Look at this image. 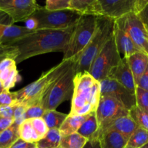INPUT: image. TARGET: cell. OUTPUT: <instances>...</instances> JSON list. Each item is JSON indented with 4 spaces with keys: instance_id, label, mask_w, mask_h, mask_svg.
<instances>
[{
    "instance_id": "1",
    "label": "cell",
    "mask_w": 148,
    "mask_h": 148,
    "mask_svg": "<svg viewBox=\"0 0 148 148\" xmlns=\"http://www.w3.org/2000/svg\"><path fill=\"white\" fill-rule=\"evenodd\" d=\"M73 28L64 30H35L8 47L14 49L15 59L19 64L28 59L55 51H65Z\"/></svg>"
},
{
    "instance_id": "2",
    "label": "cell",
    "mask_w": 148,
    "mask_h": 148,
    "mask_svg": "<svg viewBox=\"0 0 148 148\" xmlns=\"http://www.w3.org/2000/svg\"><path fill=\"white\" fill-rule=\"evenodd\" d=\"M70 115L84 116L96 112L100 96V82L89 72L75 75Z\"/></svg>"
},
{
    "instance_id": "3",
    "label": "cell",
    "mask_w": 148,
    "mask_h": 148,
    "mask_svg": "<svg viewBox=\"0 0 148 148\" xmlns=\"http://www.w3.org/2000/svg\"><path fill=\"white\" fill-rule=\"evenodd\" d=\"M73 62V59L62 60L60 63L52 67L47 72H44L36 81L16 91L18 105L28 108L41 104L45 95L58 79L66 72Z\"/></svg>"
},
{
    "instance_id": "4",
    "label": "cell",
    "mask_w": 148,
    "mask_h": 148,
    "mask_svg": "<svg viewBox=\"0 0 148 148\" xmlns=\"http://www.w3.org/2000/svg\"><path fill=\"white\" fill-rule=\"evenodd\" d=\"M115 20L97 16L95 33L84 50L73 59L75 75L88 72L91 64L113 35Z\"/></svg>"
},
{
    "instance_id": "5",
    "label": "cell",
    "mask_w": 148,
    "mask_h": 148,
    "mask_svg": "<svg viewBox=\"0 0 148 148\" xmlns=\"http://www.w3.org/2000/svg\"><path fill=\"white\" fill-rule=\"evenodd\" d=\"M82 14L75 10L49 11L44 7H39L29 18L34 21L35 30H64L73 28Z\"/></svg>"
},
{
    "instance_id": "6",
    "label": "cell",
    "mask_w": 148,
    "mask_h": 148,
    "mask_svg": "<svg viewBox=\"0 0 148 148\" xmlns=\"http://www.w3.org/2000/svg\"><path fill=\"white\" fill-rule=\"evenodd\" d=\"M97 16L82 14L73 27L62 60H69L79 54L87 46L95 33Z\"/></svg>"
},
{
    "instance_id": "7",
    "label": "cell",
    "mask_w": 148,
    "mask_h": 148,
    "mask_svg": "<svg viewBox=\"0 0 148 148\" xmlns=\"http://www.w3.org/2000/svg\"><path fill=\"white\" fill-rule=\"evenodd\" d=\"M75 75L74 64L73 62L41 102V105L46 111L55 110L61 103L72 98Z\"/></svg>"
},
{
    "instance_id": "8",
    "label": "cell",
    "mask_w": 148,
    "mask_h": 148,
    "mask_svg": "<svg viewBox=\"0 0 148 148\" xmlns=\"http://www.w3.org/2000/svg\"><path fill=\"white\" fill-rule=\"evenodd\" d=\"M121 59L113 35L92 62L88 72L96 80L100 82L107 78L111 69L118 64Z\"/></svg>"
},
{
    "instance_id": "9",
    "label": "cell",
    "mask_w": 148,
    "mask_h": 148,
    "mask_svg": "<svg viewBox=\"0 0 148 148\" xmlns=\"http://www.w3.org/2000/svg\"><path fill=\"white\" fill-rule=\"evenodd\" d=\"M115 24L129 34L136 46L148 56V30L135 13L131 12L118 20Z\"/></svg>"
},
{
    "instance_id": "10",
    "label": "cell",
    "mask_w": 148,
    "mask_h": 148,
    "mask_svg": "<svg viewBox=\"0 0 148 148\" xmlns=\"http://www.w3.org/2000/svg\"><path fill=\"white\" fill-rule=\"evenodd\" d=\"M95 114L98 129H101L115 119L129 116V111L115 98L101 95Z\"/></svg>"
},
{
    "instance_id": "11",
    "label": "cell",
    "mask_w": 148,
    "mask_h": 148,
    "mask_svg": "<svg viewBox=\"0 0 148 148\" xmlns=\"http://www.w3.org/2000/svg\"><path fill=\"white\" fill-rule=\"evenodd\" d=\"M39 7L35 0H0V11L7 14L13 23L26 22Z\"/></svg>"
},
{
    "instance_id": "12",
    "label": "cell",
    "mask_w": 148,
    "mask_h": 148,
    "mask_svg": "<svg viewBox=\"0 0 148 148\" xmlns=\"http://www.w3.org/2000/svg\"><path fill=\"white\" fill-rule=\"evenodd\" d=\"M101 95H108L121 103L128 110L136 106V97L115 80L107 78L100 82Z\"/></svg>"
},
{
    "instance_id": "13",
    "label": "cell",
    "mask_w": 148,
    "mask_h": 148,
    "mask_svg": "<svg viewBox=\"0 0 148 148\" xmlns=\"http://www.w3.org/2000/svg\"><path fill=\"white\" fill-rule=\"evenodd\" d=\"M101 16L116 20L129 13H135L136 0H99Z\"/></svg>"
},
{
    "instance_id": "14",
    "label": "cell",
    "mask_w": 148,
    "mask_h": 148,
    "mask_svg": "<svg viewBox=\"0 0 148 148\" xmlns=\"http://www.w3.org/2000/svg\"><path fill=\"white\" fill-rule=\"evenodd\" d=\"M107 78L117 81L132 94L135 95L136 86L126 58H122L118 64L111 69Z\"/></svg>"
},
{
    "instance_id": "15",
    "label": "cell",
    "mask_w": 148,
    "mask_h": 148,
    "mask_svg": "<svg viewBox=\"0 0 148 148\" xmlns=\"http://www.w3.org/2000/svg\"><path fill=\"white\" fill-rule=\"evenodd\" d=\"M113 37L118 51L120 55H123V58H129L133 53L142 52L133 43L129 34L120 29L115 23L113 30Z\"/></svg>"
},
{
    "instance_id": "16",
    "label": "cell",
    "mask_w": 148,
    "mask_h": 148,
    "mask_svg": "<svg viewBox=\"0 0 148 148\" xmlns=\"http://www.w3.org/2000/svg\"><path fill=\"white\" fill-rule=\"evenodd\" d=\"M33 31L35 30H29L26 26L0 24V46H10Z\"/></svg>"
},
{
    "instance_id": "17",
    "label": "cell",
    "mask_w": 148,
    "mask_h": 148,
    "mask_svg": "<svg viewBox=\"0 0 148 148\" xmlns=\"http://www.w3.org/2000/svg\"><path fill=\"white\" fill-rule=\"evenodd\" d=\"M137 128V124L129 115L115 119V120L108 123L104 127H102L101 129H98L97 132L108 131V130H114V131L120 133L126 140H129L131 136Z\"/></svg>"
},
{
    "instance_id": "18",
    "label": "cell",
    "mask_w": 148,
    "mask_h": 148,
    "mask_svg": "<svg viewBox=\"0 0 148 148\" xmlns=\"http://www.w3.org/2000/svg\"><path fill=\"white\" fill-rule=\"evenodd\" d=\"M95 139H98L101 148H125L128 140L120 133L114 130L97 132Z\"/></svg>"
},
{
    "instance_id": "19",
    "label": "cell",
    "mask_w": 148,
    "mask_h": 148,
    "mask_svg": "<svg viewBox=\"0 0 148 148\" xmlns=\"http://www.w3.org/2000/svg\"><path fill=\"white\" fill-rule=\"evenodd\" d=\"M131 70L135 85H137L139 79L148 65V56L142 52H137L126 58Z\"/></svg>"
},
{
    "instance_id": "20",
    "label": "cell",
    "mask_w": 148,
    "mask_h": 148,
    "mask_svg": "<svg viewBox=\"0 0 148 148\" xmlns=\"http://www.w3.org/2000/svg\"><path fill=\"white\" fill-rule=\"evenodd\" d=\"M69 10H75L82 14L101 16L99 0H70Z\"/></svg>"
},
{
    "instance_id": "21",
    "label": "cell",
    "mask_w": 148,
    "mask_h": 148,
    "mask_svg": "<svg viewBox=\"0 0 148 148\" xmlns=\"http://www.w3.org/2000/svg\"><path fill=\"white\" fill-rule=\"evenodd\" d=\"M89 114L84 116H73L68 114L61 125L60 128L59 129L61 136L65 137L73 133H76L83 123L88 118Z\"/></svg>"
},
{
    "instance_id": "22",
    "label": "cell",
    "mask_w": 148,
    "mask_h": 148,
    "mask_svg": "<svg viewBox=\"0 0 148 148\" xmlns=\"http://www.w3.org/2000/svg\"><path fill=\"white\" fill-rule=\"evenodd\" d=\"M97 130H98V124H97L96 114L95 112H92L89 114L88 118L83 123L77 133L89 140L95 139Z\"/></svg>"
},
{
    "instance_id": "23",
    "label": "cell",
    "mask_w": 148,
    "mask_h": 148,
    "mask_svg": "<svg viewBox=\"0 0 148 148\" xmlns=\"http://www.w3.org/2000/svg\"><path fill=\"white\" fill-rule=\"evenodd\" d=\"M19 138V124L14 122L8 129L0 133V148H10Z\"/></svg>"
},
{
    "instance_id": "24",
    "label": "cell",
    "mask_w": 148,
    "mask_h": 148,
    "mask_svg": "<svg viewBox=\"0 0 148 148\" xmlns=\"http://www.w3.org/2000/svg\"><path fill=\"white\" fill-rule=\"evenodd\" d=\"M67 116V114L57 111L56 110H47L44 114L42 119L49 130H59Z\"/></svg>"
},
{
    "instance_id": "25",
    "label": "cell",
    "mask_w": 148,
    "mask_h": 148,
    "mask_svg": "<svg viewBox=\"0 0 148 148\" xmlns=\"http://www.w3.org/2000/svg\"><path fill=\"white\" fill-rule=\"evenodd\" d=\"M19 135L20 139L27 143H36L41 140L40 137L32 125L30 119L25 120L19 125Z\"/></svg>"
},
{
    "instance_id": "26",
    "label": "cell",
    "mask_w": 148,
    "mask_h": 148,
    "mask_svg": "<svg viewBox=\"0 0 148 148\" xmlns=\"http://www.w3.org/2000/svg\"><path fill=\"white\" fill-rule=\"evenodd\" d=\"M61 136L59 130H49L46 135L36 143L37 148H58Z\"/></svg>"
},
{
    "instance_id": "27",
    "label": "cell",
    "mask_w": 148,
    "mask_h": 148,
    "mask_svg": "<svg viewBox=\"0 0 148 148\" xmlns=\"http://www.w3.org/2000/svg\"><path fill=\"white\" fill-rule=\"evenodd\" d=\"M87 141V139L80 135L78 133H73L62 137L58 148H83Z\"/></svg>"
},
{
    "instance_id": "28",
    "label": "cell",
    "mask_w": 148,
    "mask_h": 148,
    "mask_svg": "<svg viewBox=\"0 0 148 148\" xmlns=\"http://www.w3.org/2000/svg\"><path fill=\"white\" fill-rule=\"evenodd\" d=\"M148 143V131L138 127L128 140L125 148H141Z\"/></svg>"
},
{
    "instance_id": "29",
    "label": "cell",
    "mask_w": 148,
    "mask_h": 148,
    "mask_svg": "<svg viewBox=\"0 0 148 148\" xmlns=\"http://www.w3.org/2000/svg\"><path fill=\"white\" fill-rule=\"evenodd\" d=\"M129 116L137 124L138 127L148 131V114L136 106L129 110Z\"/></svg>"
},
{
    "instance_id": "30",
    "label": "cell",
    "mask_w": 148,
    "mask_h": 148,
    "mask_svg": "<svg viewBox=\"0 0 148 148\" xmlns=\"http://www.w3.org/2000/svg\"><path fill=\"white\" fill-rule=\"evenodd\" d=\"M135 97L136 106L142 111L148 114V91L136 87Z\"/></svg>"
},
{
    "instance_id": "31",
    "label": "cell",
    "mask_w": 148,
    "mask_h": 148,
    "mask_svg": "<svg viewBox=\"0 0 148 148\" xmlns=\"http://www.w3.org/2000/svg\"><path fill=\"white\" fill-rule=\"evenodd\" d=\"M18 105L16 92H10L3 90L0 94V107Z\"/></svg>"
},
{
    "instance_id": "32",
    "label": "cell",
    "mask_w": 148,
    "mask_h": 148,
    "mask_svg": "<svg viewBox=\"0 0 148 148\" xmlns=\"http://www.w3.org/2000/svg\"><path fill=\"white\" fill-rule=\"evenodd\" d=\"M70 0H47L45 9L49 11H59L69 9Z\"/></svg>"
},
{
    "instance_id": "33",
    "label": "cell",
    "mask_w": 148,
    "mask_h": 148,
    "mask_svg": "<svg viewBox=\"0 0 148 148\" xmlns=\"http://www.w3.org/2000/svg\"><path fill=\"white\" fill-rule=\"evenodd\" d=\"M46 110L43 108L41 104L30 106L26 108L25 114V120L30 119L42 118Z\"/></svg>"
},
{
    "instance_id": "34",
    "label": "cell",
    "mask_w": 148,
    "mask_h": 148,
    "mask_svg": "<svg viewBox=\"0 0 148 148\" xmlns=\"http://www.w3.org/2000/svg\"><path fill=\"white\" fill-rule=\"evenodd\" d=\"M26 108L22 105H17L15 110L14 120L16 124L20 125L23 121H25V114H26Z\"/></svg>"
},
{
    "instance_id": "35",
    "label": "cell",
    "mask_w": 148,
    "mask_h": 148,
    "mask_svg": "<svg viewBox=\"0 0 148 148\" xmlns=\"http://www.w3.org/2000/svg\"><path fill=\"white\" fill-rule=\"evenodd\" d=\"M17 105L0 107V116L14 119L15 110Z\"/></svg>"
},
{
    "instance_id": "36",
    "label": "cell",
    "mask_w": 148,
    "mask_h": 148,
    "mask_svg": "<svg viewBox=\"0 0 148 148\" xmlns=\"http://www.w3.org/2000/svg\"><path fill=\"white\" fill-rule=\"evenodd\" d=\"M136 14L145 28L148 30V3Z\"/></svg>"
},
{
    "instance_id": "37",
    "label": "cell",
    "mask_w": 148,
    "mask_h": 148,
    "mask_svg": "<svg viewBox=\"0 0 148 148\" xmlns=\"http://www.w3.org/2000/svg\"><path fill=\"white\" fill-rule=\"evenodd\" d=\"M136 87L141 88V89L145 90L148 91V65L147 66L146 69H145V72L143 73V75H142V77L139 79V82H138Z\"/></svg>"
},
{
    "instance_id": "38",
    "label": "cell",
    "mask_w": 148,
    "mask_h": 148,
    "mask_svg": "<svg viewBox=\"0 0 148 148\" xmlns=\"http://www.w3.org/2000/svg\"><path fill=\"white\" fill-rule=\"evenodd\" d=\"M36 143H30L19 138L10 148H36Z\"/></svg>"
},
{
    "instance_id": "39",
    "label": "cell",
    "mask_w": 148,
    "mask_h": 148,
    "mask_svg": "<svg viewBox=\"0 0 148 148\" xmlns=\"http://www.w3.org/2000/svg\"><path fill=\"white\" fill-rule=\"evenodd\" d=\"M15 120L13 119L4 118L0 116V133L4 132L7 129H8L12 124L14 123Z\"/></svg>"
},
{
    "instance_id": "40",
    "label": "cell",
    "mask_w": 148,
    "mask_h": 148,
    "mask_svg": "<svg viewBox=\"0 0 148 148\" xmlns=\"http://www.w3.org/2000/svg\"><path fill=\"white\" fill-rule=\"evenodd\" d=\"M83 148H101V146L98 139H92L88 140Z\"/></svg>"
},
{
    "instance_id": "41",
    "label": "cell",
    "mask_w": 148,
    "mask_h": 148,
    "mask_svg": "<svg viewBox=\"0 0 148 148\" xmlns=\"http://www.w3.org/2000/svg\"><path fill=\"white\" fill-rule=\"evenodd\" d=\"M0 24L10 25H13V23L7 14L0 11Z\"/></svg>"
},
{
    "instance_id": "42",
    "label": "cell",
    "mask_w": 148,
    "mask_h": 148,
    "mask_svg": "<svg viewBox=\"0 0 148 148\" xmlns=\"http://www.w3.org/2000/svg\"><path fill=\"white\" fill-rule=\"evenodd\" d=\"M141 148H148V143H147L146 145H144L143 147H141Z\"/></svg>"
},
{
    "instance_id": "43",
    "label": "cell",
    "mask_w": 148,
    "mask_h": 148,
    "mask_svg": "<svg viewBox=\"0 0 148 148\" xmlns=\"http://www.w3.org/2000/svg\"><path fill=\"white\" fill-rule=\"evenodd\" d=\"M0 90H3V87H2V84H1V81H0Z\"/></svg>"
},
{
    "instance_id": "44",
    "label": "cell",
    "mask_w": 148,
    "mask_h": 148,
    "mask_svg": "<svg viewBox=\"0 0 148 148\" xmlns=\"http://www.w3.org/2000/svg\"><path fill=\"white\" fill-rule=\"evenodd\" d=\"M1 51H2V48H1V46H0V53H1Z\"/></svg>"
},
{
    "instance_id": "45",
    "label": "cell",
    "mask_w": 148,
    "mask_h": 148,
    "mask_svg": "<svg viewBox=\"0 0 148 148\" xmlns=\"http://www.w3.org/2000/svg\"><path fill=\"white\" fill-rule=\"evenodd\" d=\"M3 90H4V89H3ZM3 90H0V94H1V92H2V91H3Z\"/></svg>"
},
{
    "instance_id": "46",
    "label": "cell",
    "mask_w": 148,
    "mask_h": 148,
    "mask_svg": "<svg viewBox=\"0 0 148 148\" xmlns=\"http://www.w3.org/2000/svg\"><path fill=\"white\" fill-rule=\"evenodd\" d=\"M36 148H37V147H36Z\"/></svg>"
}]
</instances>
